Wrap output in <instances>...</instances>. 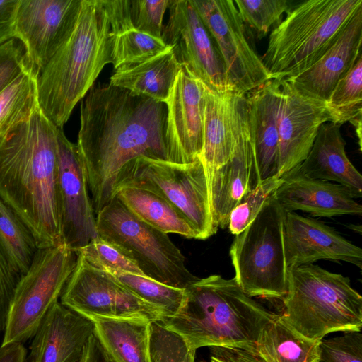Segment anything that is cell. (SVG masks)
I'll return each instance as SVG.
<instances>
[{"instance_id": "6da1fadb", "label": "cell", "mask_w": 362, "mask_h": 362, "mask_svg": "<svg viewBox=\"0 0 362 362\" xmlns=\"http://www.w3.org/2000/svg\"><path fill=\"white\" fill-rule=\"evenodd\" d=\"M76 146L96 214L115 197L122 168L139 156L170 161L167 107L110 83L93 85L81 103Z\"/></svg>"}, {"instance_id": "7a4b0ae2", "label": "cell", "mask_w": 362, "mask_h": 362, "mask_svg": "<svg viewBox=\"0 0 362 362\" xmlns=\"http://www.w3.org/2000/svg\"><path fill=\"white\" fill-rule=\"evenodd\" d=\"M0 198L28 226L38 249L62 244L57 126L40 107L0 136Z\"/></svg>"}, {"instance_id": "3957f363", "label": "cell", "mask_w": 362, "mask_h": 362, "mask_svg": "<svg viewBox=\"0 0 362 362\" xmlns=\"http://www.w3.org/2000/svg\"><path fill=\"white\" fill-rule=\"evenodd\" d=\"M115 36L100 0H81L74 29L39 72V106L57 127L69 120L104 66L112 64Z\"/></svg>"}, {"instance_id": "277c9868", "label": "cell", "mask_w": 362, "mask_h": 362, "mask_svg": "<svg viewBox=\"0 0 362 362\" xmlns=\"http://www.w3.org/2000/svg\"><path fill=\"white\" fill-rule=\"evenodd\" d=\"M277 315L246 294L234 278L214 274L185 288L180 310L159 322L196 351L202 347L255 344Z\"/></svg>"}, {"instance_id": "5b68a950", "label": "cell", "mask_w": 362, "mask_h": 362, "mask_svg": "<svg viewBox=\"0 0 362 362\" xmlns=\"http://www.w3.org/2000/svg\"><path fill=\"white\" fill-rule=\"evenodd\" d=\"M362 0H305L291 6L273 29L262 59L270 79L293 78L329 49Z\"/></svg>"}, {"instance_id": "8992f818", "label": "cell", "mask_w": 362, "mask_h": 362, "mask_svg": "<svg viewBox=\"0 0 362 362\" xmlns=\"http://www.w3.org/2000/svg\"><path fill=\"white\" fill-rule=\"evenodd\" d=\"M282 300L284 320L311 340L335 332L361 331L362 296L342 274L314 264L291 267Z\"/></svg>"}, {"instance_id": "52a82bcc", "label": "cell", "mask_w": 362, "mask_h": 362, "mask_svg": "<svg viewBox=\"0 0 362 362\" xmlns=\"http://www.w3.org/2000/svg\"><path fill=\"white\" fill-rule=\"evenodd\" d=\"M274 193L252 222L235 236L229 254L234 279L246 294L282 300L288 291L289 271L284 249L286 212Z\"/></svg>"}, {"instance_id": "ba28073f", "label": "cell", "mask_w": 362, "mask_h": 362, "mask_svg": "<svg viewBox=\"0 0 362 362\" xmlns=\"http://www.w3.org/2000/svg\"><path fill=\"white\" fill-rule=\"evenodd\" d=\"M98 235L129 256L144 275L163 284L185 289L199 279L168 234L141 221L117 197L95 216Z\"/></svg>"}, {"instance_id": "9c48e42d", "label": "cell", "mask_w": 362, "mask_h": 362, "mask_svg": "<svg viewBox=\"0 0 362 362\" xmlns=\"http://www.w3.org/2000/svg\"><path fill=\"white\" fill-rule=\"evenodd\" d=\"M132 186L151 191L177 209L197 235L206 240L214 235L208 182L204 165L197 158L180 164L139 156L121 170L115 186Z\"/></svg>"}, {"instance_id": "30bf717a", "label": "cell", "mask_w": 362, "mask_h": 362, "mask_svg": "<svg viewBox=\"0 0 362 362\" xmlns=\"http://www.w3.org/2000/svg\"><path fill=\"white\" fill-rule=\"evenodd\" d=\"M76 260V252L63 244L37 250L16 287L1 345L23 344L34 336L45 314L60 298Z\"/></svg>"}, {"instance_id": "8fae6325", "label": "cell", "mask_w": 362, "mask_h": 362, "mask_svg": "<svg viewBox=\"0 0 362 362\" xmlns=\"http://www.w3.org/2000/svg\"><path fill=\"white\" fill-rule=\"evenodd\" d=\"M190 1L214 40L232 92L246 95L271 80L248 39L234 1Z\"/></svg>"}, {"instance_id": "7c38bea8", "label": "cell", "mask_w": 362, "mask_h": 362, "mask_svg": "<svg viewBox=\"0 0 362 362\" xmlns=\"http://www.w3.org/2000/svg\"><path fill=\"white\" fill-rule=\"evenodd\" d=\"M60 303L90 320L145 319L153 322L165 318L159 309L78 255L60 296Z\"/></svg>"}, {"instance_id": "4fadbf2b", "label": "cell", "mask_w": 362, "mask_h": 362, "mask_svg": "<svg viewBox=\"0 0 362 362\" xmlns=\"http://www.w3.org/2000/svg\"><path fill=\"white\" fill-rule=\"evenodd\" d=\"M168 8L161 38L181 66L208 89L232 92L214 40L190 0H170Z\"/></svg>"}, {"instance_id": "5bb4252c", "label": "cell", "mask_w": 362, "mask_h": 362, "mask_svg": "<svg viewBox=\"0 0 362 362\" xmlns=\"http://www.w3.org/2000/svg\"><path fill=\"white\" fill-rule=\"evenodd\" d=\"M235 144L225 165L206 177L213 224L228 227L232 211L260 182L252 148L246 95L233 97Z\"/></svg>"}, {"instance_id": "9a60e30c", "label": "cell", "mask_w": 362, "mask_h": 362, "mask_svg": "<svg viewBox=\"0 0 362 362\" xmlns=\"http://www.w3.org/2000/svg\"><path fill=\"white\" fill-rule=\"evenodd\" d=\"M81 0H19L14 38L39 72L70 36Z\"/></svg>"}, {"instance_id": "2e32d148", "label": "cell", "mask_w": 362, "mask_h": 362, "mask_svg": "<svg viewBox=\"0 0 362 362\" xmlns=\"http://www.w3.org/2000/svg\"><path fill=\"white\" fill-rule=\"evenodd\" d=\"M62 244L74 251L98 236L95 214L76 144L57 127Z\"/></svg>"}, {"instance_id": "e0dca14e", "label": "cell", "mask_w": 362, "mask_h": 362, "mask_svg": "<svg viewBox=\"0 0 362 362\" xmlns=\"http://www.w3.org/2000/svg\"><path fill=\"white\" fill-rule=\"evenodd\" d=\"M204 93L203 83L182 67L165 103L170 162L189 163L201 155Z\"/></svg>"}, {"instance_id": "ac0fdd59", "label": "cell", "mask_w": 362, "mask_h": 362, "mask_svg": "<svg viewBox=\"0 0 362 362\" xmlns=\"http://www.w3.org/2000/svg\"><path fill=\"white\" fill-rule=\"evenodd\" d=\"M281 86L277 177L284 178L306 158L329 117L324 104L303 97L286 81Z\"/></svg>"}, {"instance_id": "d6986e66", "label": "cell", "mask_w": 362, "mask_h": 362, "mask_svg": "<svg viewBox=\"0 0 362 362\" xmlns=\"http://www.w3.org/2000/svg\"><path fill=\"white\" fill-rule=\"evenodd\" d=\"M284 249L288 269L325 259L362 268V250L332 228L294 211L286 212Z\"/></svg>"}, {"instance_id": "ffe728a7", "label": "cell", "mask_w": 362, "mask_h": 362, "mask_svg": "<svg viewBox=\"0 0 362 362\" xmlns=\"http://www.w3.org/2000/svg\"><path fill=\"white\" fill-rule=\"evenodd\" d=\"M361 45L362 7L346 22L319 60L299 75L284 81L303 97L325 105L337 82L361 54Z\"/></svg>"}, {"instance_id": "44dd1931", "label": "cell", "mask_w": 362, "mask_h": 362, "mask_svg": "<svg viewBox=\"0 0 362 362\" xmlns=\"http://www.w3.org/2000/svg\"><path fill=\"white\" fill-rule=\"evenodd\" d=\"M93 333L92 320L57 301L32 337L25 362H78Z\"/></svg>"}, {"instance_id": "7402d4cb", "label": "cell", "mask_w": 362, "mask_h": 362, "mask_svg": "<svg viewBox=\"0 0 362 362\" xmlns=\"http://www.w3.org/2000/svg\"><path fill=\"white\" fill-rule=\"evenodd\" d=\"M247 95L250 137L261 182L278 173L281 81L269 80Z\"/></svg>"}, {"instance_id": "603a6c76", "label": "cell", "mask_w": 362, "mask_h": 362, "mask_svg": "<svg viewBox=\"0 0 362 362\" xmlns=\"http://www.w3.org/2000/svg\"><path fill=\"white\" fill-rule=\"evenodd\" d=\"M274 194L286 212L303 211L328 218L362 214V206L352 192L335 182L288 175Z\"/></svg>"}, {"instance_id": "cb8c5ba5", "label": "cell", "mask_w": 362, "mask_h": 362, "mask_svg": "<svg viewBox=\"0 0 362 362\" xmlns=\"http://www.w3.org/2000/svg\"><path fill=\"white\" fill-rule=\"evenodd\" d=\"M345 145L340 125L322 124L306 158L288 175L338 183L355 198L361 197L362 176L349 159Z\"/></svg>"}, {"instance_id": "d4e9b609", "label": "cell", "mask_w": 362, "mask_h": 362, "mask_svg": "<svg viewBox=\"0 0 362 362\" xmlns=\"http://www.w3.org/2000/svg\"><path fill=\"white\" fill-rule=\"evenodd\" d=\"M234 92L217 93L204 86L202 149L199 156L206 177L230 159L235 144Z\"/></svg>"}, {"instance_id": "484cf974", "label": "cell", "mask_w": 362, "mask_h": 362, "mask_svg": "<svg viewBox=\"0 0 362 362\" xmlns=\"http://www.w3.org/2000/svg\"><path fill=\"white\" fill-rule=\"evenodd\" d=\"M181 69L170 47L145 60L116 69L110 84L165 103Z\"/></svg>"}, {"instance_id": "4316f807", "label": "cell", "mask_w": 362, "mask_h": 362, "mask_svg": "<svg viewBox=\"0 0 362 362\" xmlns=\"http://www.w3.org/2000/svg\"><path fill=\"white\" fill-rule=\"evenodd\" d=\"M92 321L94 334L112 362H151L152 321L145 319Z\"/></svg>"}, {"instance_id": "83f0119b", "label": "cell", "mask_w": 362, "mask_h": 362, "mask_svg": "<svg viewBox=\"0 0 362 362\" xmlns=\"http://www.w3.org/2000/svg\"><path fill=\"white\" fill-rule=\"evenodd\" d=\"M117 197L141 221L168 233L197 239V235L185 216L159 195L141 188L124 186L117 188Z\"/></svg>"}, {"instance_id": "f1b7e54d", "label": "cell", "mask_w": 362, "mask_h": 362, "mask_svg": "<svg viewBox=\"0 0 362 362\" xmlns=\"http://www.w3.org/2000/svg\"><path fill=\"white\" fill-rule=\"evenodd\" d=\"M320 343L300 334L278 314L264 327L255 344L264 362H320Z\"/></svg>"}, {"instance_id": "f546056e", "label": "cell", "mask_w": 362, "mask_h": 362, "mask_svg": "<svg viewBox=\"0 0 362 362\" xmlns=\"http://www.w3.org/2000/svg\"><path fill=\"white\" fill-rule=\"evenodd\" d=\"M37 69L30 64L0 93V136L28 120L40 107Z\"/></svg>"}, {"instance_id": "4dcf8cb0", "label": "cell", "mask_w": 362, "mask_h": 362, "mask_svg": "<svg viewBox=\"0 0 362 362\" xmlns=\"http://www.w3.org/2000/svg\"><path fill=\"white\" fill-rule=\"evenodd\" d=\"M0 248L9 264L21 276L28 272L38 250L28 226L1 198Z\"/></svg>"}, {"instance_id": "1f68e13d", "label": "cell", "mask_w": 362, "mask_h": 362, "mask_svg": "<svg viewBox=\"0 0 362 362\" xmlns=\"http://www.w3.org/2000/svg\"><path fill=\"white\" fill-rule=\"evenodd\" d=\"M325 107L329 122L341 125L361 117L362 54L337 82Z\"/></svg>"}, {"instance_id": "d6a6232c", "label": "cell", "mask_w": 362, "mask_h": 362, "mask_svg": "<svg viewBox=\"0 0 362 362\" xmlns=\"http://www.w3.org/2000/svg\"><path fill=\"white\" fill-rule=\"evenodd\" d=\"M100 270L108 274L146 303L159 309L164 314L165 318L174 315L185 300V289L172 287L147 276L127 272Z\"/></svg>"}, {"instance_id": "836d02e7", "label": "cell", "mask_w": 362, "mask_h": 362, "mask_svg": "<svg viewBox=\"0 0 362 362\" xmlns=\"http://www.w3.org/2000/svg\"><path fill=\"white\" fill-rule=\"evenodd\" d=\"M169 47L161 38L132 28L114 37L112 49L113 69L145 60Z\"/></svg>"}, {"instance_id": "e575fe53", "label": "cell", "mask_w": 362, "mask_h": 362, "mask_svg": "<svg viewBox=\"0 0 362 362\" xmlns=\"http://www.w3.org/2000/svg\"><path fill=\"white\" fill-rule=\"evenodd\" d=\"M289 0H235L238 13L246 26L258 39L264 37L280 23L281 17L290 8Z\"/></svg>"}, {"instance_id": "d590c367", "label": "cell", "mask_w": 362, "mask_h": 362, "mask_svg": "<svg viewBox=\"0 0 362 362\" xmlns=\"http://www.w3.org/2000/svg\"><path fill=\"white\" fill-rule=\"evenodd\" d=\"M284 182L277 176L261 181L259 185L244 196L232 211L228 221V229L233 235H238L256 218L264 203Z\"/></svg>"}, {"instance_id": "8d00e7d4", "label": "cell", "mask_w": 362, "mask_h": 362, "mask_svg": "<svg viewBox=\"0 0 362 362\" xmlns=\"http://www.w3.org/2000/svg\"><path fill=\"white\" fill-rule=\"evenodd\" d=\"M76 252L98 269L123 271L145 276L136 264L122 250L98 235Z\"/></svg>"}, {"instance_id": "74e56055", "label": "cell", "mask_w": 362, "mask_h": 362, "mask_svg": "<svg viewBox=\"0 0 362 362\" xmlns=\"http://www.w3.org/2000/svg\"><path fill=\"white\" fill-rule=\"evenodd\" d=\"M195 353L179 335L159 321L151 322V362H195Z\"/></svg>"}, {"instance_id": "f35d334b", "label": "cell", "mask_w": 362, "mask_h": 362, "mask_svg": "<svg viewBox=\"0 0 362 362\" xmlns=\"http://www.w3.org/2000/svg\"><path fill=\"white\" fill-rule=\"evenodd\" d=\"M320 362H362L361 331L344 332L341 336L321 339Z\"/></svg>"}, {"instance_id": "ab89813d", "label": "cell", "mask_w": 362, "mask_h": 362, "mask_svg": "<svg viewBox=\"0 0 362 362\" xmlns=\"http://www.w3.org/2000/svg\"><path fill=\"white\" fill-rule=\"evenodd\" d=\"M169 3L170 0H131L133 28L153 37L161 38L163 18Z\"/></svg>"}, {"instance_id": "60d3db41", "label": "cell", "mask_w": 362, "mask_h": 362, "mask_svg": "<svg viewBox=\"0 0 362 362\" xmlns=\"http://www.w3.org/2000/svg\"><path fill=\"white\" fill-rule=\"evenodd\" d=\"M30 64L23 44L12 38L0 45V93Z\"/></svg>"}, {"instance_id": "b9f144b4", "label": "cell", "mask_w": 362, "mask_h": 362, "mask_svg": "<svg viewBox=\"0 0 362 362\" xmlns=\"http://www.w3.org/2000/svg\"><path fill=\"white\" fill-rule=\"evenodd\" d=\"M21 277L9 264L0 248V332L5 329L10 305Z\"/></svg>"}, {"instance_id": "7bdbcfd3", "label": "cell", "mask_w": 362, "mask_h": 362, "mask_svg": "<svg viewBox=\"0 0 362 362\" xmlns=\"http://www.w3.org/2000/svg\"><path fill=\"white\" fill-rule=\"evenodd\" d=\"M209 361L199 362H264L255 344L209 347Z\"/></svg>"}, {"instance_id": "ee69618b", "label": "cell", "mask_w": 362, "mask_h": 362, "mask_svg": "<svg viewBox=\"0 0 362 362\" xmlns=\"http://www.w3.org/2000/svg\"><path fill=\"white\" fill-rule=\"evenodd\" d=\"M114 36L133 28L131 0H100Z\"/></svg>"}, {"instance_id": "f6af8a7d", "label": "cell", "mask_w": 362, "mask_h": 362, "mask_svg": "<svg viewBox=\"0 0 362 362\" xmlns=\"http://www.w3.org/2000/svg\"><path fill=\"white\" fill-rule=\"evenodd\" d=\"M19 0H0V45L14 38V22Z\"/></svg>"}, {"instance_id": "bcb514c9", "label": "cell", "mask_w": 362, "mask_h": 362, "mask_svg": "<svg viewBox=\"0 0 362 362\" xmlns=\"http://www.w3.org/2000/svg\"><path fill=\"white\" fill-rule=\"evenodd\" d=\"M78 362H112L93 333Z\"/></svg>"}, {"instance_id": "7dc6e473", "label": "cell", "mask_w": 362, "mask_h": 362, "mask_svg": "<svg viewBox=\"0 0 362 362\" xmlns=\"http://www.w3.org/2000/svg\"><path fill=\"white\" fill-rule=\"evenodd\" d=\"M26 356L27 351L21 343L0 346V362H25Z\"/></svg>"}]
</instances>
